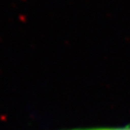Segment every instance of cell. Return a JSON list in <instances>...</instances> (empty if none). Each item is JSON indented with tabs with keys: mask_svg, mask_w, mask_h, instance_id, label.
Returning <instances> with one entry per match:
<instances>
[{
	"mask_svg": "<svg viewBox=\"0 0 130 130\" xmlns=\"http://www.w3.org/2000/svg\"><path fill=\"white\" fill-rule=\"evenodd\" d=\"M101 130H130V125H125L122 127H113V128H105Z\"/></svg>",
	"mask_w": 130,
	"mask_h": 130,
	"instance_id": "1",
	"label": "cell"
},
{
	"mask_svg": "<svg viewBox=\"0 0 130 130\" xmlns=\"http://www.w3.org/2000/svg\"><path fill=\"white\" fill-rule=\"evenodd\" d=\"M89 130H101V129H89Z\"/></svg>",
	"mask_w": 130,
	"mask_h": 130,
	"instance_id": "2",
	"label": "cell"
}]
</instances>
